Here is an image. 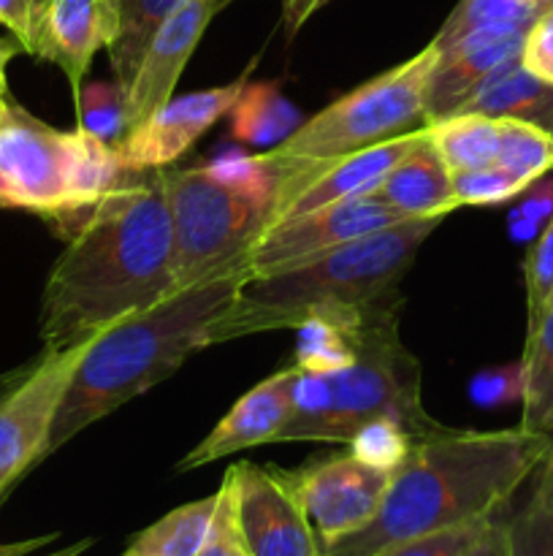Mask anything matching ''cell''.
I'll return each instance as SVG.
<instances>
[{
	"label": "cell",
	"mask_w": 553,
	"mask_h": 556,
	"mask_svg": "<svg viewBox=\"0 0 553 556\" xmlns=\"http://www.w3.org/2000/svg\"><path fill=\"white\" fill-rule=\"evenodd\" d=\"M455 114H486L540 125L553 134V85L537 79L518 60L493 71Z\"/></svg>",
	"instance_id": "cell-20"
},
{
	"label": "cell",
	"mask_w": 553,
	"mask_h": 556,
	"mask_svg": "<svg viewBox=\"0 0 553 556\" xmlns=\"http://www.w3.org/2000/svg\"><path fill=\"white\" fill-rule=\"evenodd\" d=\"M526 3H535V5H540V9H545V5H551L553 0H526Z\"/></svg>",
	"instance_id": "cell-48"
},
{
	"label": "cell",
	"mask_w": 553,
	"mask_h": 556,
	"mask_svg": "<svg viewBox=\"0 0 553 556\" xmlns=\"http://www.w3.org/2000/svg\"><path fill=\"white\" fill-rule=\"evenodd\" d=\"M551 304H553V302H551Z\"/></svg>",
	"instance_id": "cell-53"
},
{
	"label": "cell",
	"mask_w": 553,
	"mask_h": 556,
	"mask_svg": "<svg viewBox=\"0 0 553 556\" xmlns=\"http://www.w3.org/2000/svg\"><path fill=\"white\" fill-rule=\"evenodd\" d=\"M526 299H529V334H535L553 302V217L537 233L526 255ZM526 334V337H529Z\"/></svg>",
	"instance_id": "cell-31"
},
{
	"label": "cell",
	"mask_w": 553,
	"mask_h": 556,
	"mask_svg": "<svg viewBox=\"0 0 553 556\" xmlns=\"http://www.w3.org/2000/svg\"><path fill=\"white\" fill-rule=\"evenodd\" d=\"M222 3H228V0H222Z\"/></svg>",
	"instance_id": "cell-52"
},
{
	"label": "cell",
	"mask_w": 553,
	"mask_h": 556,
	"mask_svg": "<svg viewBox=\"0 0 553 556\" xmlns=\"http://www.w3.org/2000/svg\"><path fill=\"white\" fill-rule=\"evenodd\" d=\"M464 556H510V541H507V521H499L493 516L480 535L475 538Z\"/></svg>",
	"instance_id": "cell-41"
},
{
	"label": "cell",
	"mask_w": 553,
	"mask_h": 556,
	"mask_svg": "<svg viewBox=\"0 0 553 556\" xmlns=\"http://www.w3.org/2000/svg\"><path fill=\"white\" fill-rule=\"evenodd\" d=\"M47 5H49V0H33V16H36V41H38V27H41ZM33 54H36V43H33Z\"/></svg>",
	"instance_id": "cell-46"
},
{
	"label": "cell",
	"mask_w": 553,
	"mask_h": 556,
	"mask_svg": "<svg viewBox=\"0 0 553 556\" xmlns=\"http://www.w3.org/2000/svg\"><path fill=\"white\" fill-rule=\"evenodd\" d=\"M228 119H231V136L239 144L266 147V150L282 144L304 123L298 109L271 81H247L228 112Z\"/></svg>",
	"instance_id": "cell-22"
},
{
	"label": "cell",
	"mask_w": 553,
	"mask_h": 556,
	"mask_svg": "<svg viewBox=\"0 0 553 556\" xmlns=\"http://www.w3.org/2000/svg\"><path fill=\"white\" fill-rule=\"evenodd\" d=\"M510 556H553V514L535 489L518 516L507 521Z\"/></svg>",
	"instance_id": "cell-34"
},
{
	"label": "cell",
	"mask_w": 553,
	"mask_h": 556,
	"mask_svg": "<svg viewBox=\"0 0 553 556\" xmlns=\"http://www.w3.org/2000/svg\"><path fill=\"white\" fill-rule=\"evenodd\" d=\"M524 185L510 177L504 168L486 166L472 172H453V201L455 206H493L524 193Z\"/></svg>",
	"instance_id": "cell-33"
},
{
	"label": "cell",
	"mask_w": 553,
	"mask_h": 556,
	"mask_svg": "<svg viewBox=\"0 0 553 556\" xmlns=\"http://www.w3.org/2000/svg\"><path fill=\"white\" fill-rule=\"evenodd\" d=\"M282 476L301 503L323 548L352 535L377 516L394 472L363 465L352 454H342Z\"/></svg>",
	"instance_id": "cell-11"
},
{
	"label": "cell",
	"mask_w": 553,
	"mask_h": 556,
	"mask_svg": "<svg viewBox=\"0 0 553 556\" xmlns=\"http://www.w3.org/2000/svg\"><path fill=\"white\" fill-rule=\"evenodd\" d=\"M244 264L171 293L108 326L87 345L49 432L47 456L101 418L146 394L190 356L211 348V329L247 280Z\"/></svg>",
	"instance_id": "cell-3"
},
{
	"label": "cell",
	"mask_w": 553,
	"mask_h": 556,
	"mask_svg": "<svg viewBox=\"0 0 553 556\" xmlns=\"http://www.w3.org/2000/svg\"><path fill=\"white\" fill-rule=\"evenodd\" d=\"M404 223V217L377 193L339 201L323 210L307 212L280 226L266 228L244 253L242 264L249 277L282 275L287 269L320 258L342 244L361 239L380 228Z\"/></svg>",
	"instance_id": "cell-9"
},
{
	"label": "cell",
	"mask_w": 553,
	"mask_h": 556,
	"mask_svg": "<svg viewBox=\"0 0 553 556\" xmlns=\"http://www.w3.org/2000/svg\"><path fill=\"white\" fill-rule=\"evenodd\" d=\"M537 492H540V497L545 500L548 510L553 514V462H551V456H548V462L542 465V476H540V483H537Z\"/></svg>",
	"instance_id": "cell-44"
},
{
	"label": "cell",
	"mask_w": 553,
	"mask_h": 556,
	"mask_svg": "<svg viewBox=\"0 0 553 556\" xmlns=\"http://www.w3.org/2000/svg\"><path fill=\"white\" fill-rule=\"evenodd\" d=\"M173 231V291L242 264L269 204L201 168H163Z\"/></svg>",
	"instance_id": "cell-8"
},
{
	"label": "cell",
	"mask_w": 553,
	"mask_h": 556,
	"mask_svg": "<svg viewBox=\"0 0 553 556\" xmlns=\"http://www.w3.org/2000/svg\"><path fill=\"white\" fill-rule=\"evenodd\" d=\"M236 556H249V554H247V548H244V546H242V552H239Z\"/></svg>",
	"instance_id": "cell-49"
},
{
	"label": "cell",
	"mask_w": 553,
	"mask_h": 556,
	"mask_svg": "<svg viewBox=\"0 0 553 556\" xmlns=\"http://www.w3.org/2000/svg\"><path fill=\"white\" fill-rule=\"evenodd\" d=\"M182 3L184 0H117L119 30L108 47V60H112L114 81L123 90H128L130 81H133L157 27Z\"/></svg>",
	"instance_id": "cell-25"
},
{
	"label": "cell",
	"mask_w": 553,
	"mask_h": 556,
	"mask_svg": "<svg viewBox=\"0 0 553 556\" xmlns=\"http://www.w3.org/2000/svg\"><path fill=\"white\" fill-rule=\"evenodd\" d=\"M239 552H242V535L236 525V494H233V476L228 470L217 489V508L209 535L195 556H236Z\"/></svg>",
	"instance_id": "cell-36"
},
{
	"label": "cell",
	"mask_w": 553,
	"mask_h": 556,
	"mask_svg": "<svg viewBox=\"0 0 553 556\" xmlns=\"http://www.w3.org/2000/svg\"><path fill=\"white\" fill-rule=\"evenodd\" d=\"M123 174L117 150L85 128L65 134L22 106L0 128V210L49 217L63 237Z\"/></svg>",
	"instance_id": "cell-7"
},
{
	"label": "cell",
	"mask_w": 553,
	"mask_h": 556,
	"mask_svg": "<svg viewBox=\"0 0 553 556\" xmlns=\"http://www.w3.org/2000/svg\"><path fill=\"white\" fill-rule=\"evenodd\" d=\"M542 14L540 5L526 0H461L450 16L445 20L442 30L437 33L434 43L448 47L461 36L486 30H515L529 33L537 16Z\"/></svg>",
	"instance_id": "cell-27"
},
{
	"label": "cell",
	"mask_w": 553,
	"mask_h": 556,
	"mask_svg": "<svg viewBox=\"0 0 553 556\" xmlns=\"http://www.w3.org/2000/svg\"><path fill=\"white\" fill-rule=\"evenodd\" d=\"M499 119V152L493 166L504 168L524 188L553 168V134L524 119Z\"/></svg>",
	"instance_id": "cell-28"
},
{
	"label": "cell",
	"mask_w": 553,
	"mask_h": 556,
	"mask_svg": "<svg viewBox=\"0 0 553 556\" xmlns=\"http://www.w3.org/2000/svg\"><path fill=\"white\" fill-rule=\"evenodd\" d=\"M236 525L249 556H314L318 535L282 472L253 462L231 467Z\"/></svg>",
	"instance_id": "cell-12"
},
{
	"label": "cell",
	"mask_w": 553,
	"mask_h": 556,
	"mask_svg": "<svg viewBox=\"0 0 553 556\" xmlns=\"http://www.w3.org/2000/svg\"><path fill=\"white\" fill-rule=\"evenodd\" d=\"M222 0H184L152 36L133 81L125 90L128 130L144 123L155 109L173 98L179 76L204 38L206 27L222 9Z\"/></svg>",
	"instance_id": "cell-14"
},
{
	"label": "cell",
	"mask_w": 553,
	"mask_h": 556,
	"mask_svg": "<svg viewBox=\"0 0 553 556\" xmlns=\"http://www.w3.org/2000/svg\"><path fill=\"white\" fill-rule=\"evenodd\" d=\"M298 367L291 364L282 372L271 375L263 383L249 389L220 424L184 456L177 465V472L198 470L222 456H233L239 451L255 445L276 443L280 432L293 416V389H296Z\"/></svg>",
	"instance_id": "cell-16"
},
{
	"label": "cell",
	"mask_w": 553,
	"mask_h": 556,
	"mask_svg": "<svg viewBox=\"0 0 553 556\" xmlns=\"http://www.w3.org/2000/svg\"><path fill=\"white\" fill-rule=\"evenodd\" d=\"M374 193L388 201L404 220L448 217L459 210L453 201V172L445 166L428 136L390 168Z\"/></svg>",
	"instance_id": "cell-19"
},
{
	"label": "cell",
	"mask_w": 553,
	"mask_h": 556,
	"mask_svg": "<svg viewBox=\"0 0 553 556\" xmlns=\"http://www.w3.org/2000/svg\"><path fill=\"white\" fill-rule=\"evenodd\" d=\"M520 63L537 76V79L553 85V3L542 9L535 25L529 27L520 49Z\"/></svg>",
	"instance_id": "cell-39"
},
{
	"label": "cell",
	"mask_w": 553,
	"mask_h": 556,
	"mask_svg": "<svg viewBox=\"0 0 553 556\" xmlns=\"http://www.w3.org/2000/svg\"><path fill=\"white\" fill-rule=\"evenodd\" d=\"M9 49L0 43V98H5V90H9V81H5V63H9Z\"/></svg>",
	"instance_id": "cell-45"
},
{
	"label": "cell",
	"mask_w": 553,
	"mask_h": 556,
	"mask_svg": "<svg viewBox=\"0 0 553 556\" xmlns=\"http://www.w3.org/2000/svg\"><path fill=\"white\" fill-rule=\"evenodd\" d=\"M551 462H553V451H551Z\"/></svg>",
	"instance_id": "cell-51"
},
{
	"label": "cell",
	"mask_w": 553,
	"mask_h": 556,
	"mask_svg": "<svg viewBox=\"0 0 553 556\" xmlns=\"http://www.w3.org/2000/svg\"><path fill=\"white\" fill-rule=\"evenodd\" d=\"M428 141L450 172H472L497 163L499 119L486 114H450L426 123Z\"/></svg>",
	"instance_id": "cell-23"
},
{
	"label": "cell",
	"mask_w": 553,
	"mask_h": 556,
	"mask_svg": "<svg viewBox=\"0 0 553 556\" xmlns=\"http://www.w3.org/2000/svg\"><path fill=\"white\" fill-rule=\"evenodd\" d=\"M87 345L43 353L20 386L0 400V500L30 467L47 459L49 432Z\"/></svg>",
	"instance_id": "cell-10"
},
{
	"label": "cell",
	"mask_w": 553,
	"mask_h": 556,
	"mask_svg": "<svg viewBox=\"0 0 553 556\" xmlns=\"http://www.w3.org/2000/svg\"><path fill=\"white\" fill-rule=\"evenodd\" d=\"M215 508L217 494L179 505L141 530L119 556H195L209 535Z\"/></svg>",
	"instance_id": "cell-24"
},
{
	"label": "cell",
	"mask_w": 553,
	"mask_h": 556,
	"mask_svg": "<svg viewBox=\"0 0 553 556\" xmlns=\"http://www.w3.org/2000/svg\"><path fill=\"white\" fill-rule=\"evenodd\" d=\"M524 421L531 432L553 429V304L535 334L526 337L524 353Z\"/></svg>",
	"instance_id": "cell-26"
},
{
	"label": "cell",
	"mask_w": 553,
	"mask_h": 556,
	"mask_svg": "<svg viewBox=\"0 0 553 556\" xmlns=\"http://www.w3.org/2000/svg\"><path fill=\"white\" fill-rule=\"evenodd\" d=\"M442 220L445 217H421L396 223L282 275L247 277L231 307L211 329V345L274 329H296L304 318L323 309L390 302L417 250Z\"/></svg>",
	"instance_id": "cell-4"
},
{
	"label": "cell",
	"mask_w": 553,
	"mask_h": 556,
	"mask_svg": "<svg viewBox=\"0 0 553 556\" xmlns=\"http://www.w3.org/2000/svg\"><path fill=\"white\" fill-rule=\"evenodd\" d=\"M244 85H247V74L228 85L168 98L144 123L128 130V136L117 144V155L125 172L141 174L171 166L211 125L228 117L236 98L242 96Z\"/></svg>",
	"instance_id": "cell-13"
},
{
	"label": "cell",
	"mask_w": 553,
	"mask_h": 556,
	"mask_svg": "<svg viewBox=\"0 0 553 556\" xmlns=\"http://www.w3.org/2000/svg\"><path fill=\"white\" fill-rule=\"evenodd\" d=\"M211 177L222 185L255 199L271 204V190H274V168L266 161V155H242V152H222L209 166H204Z\"/></svg>",
	"instance_id": "cell-32"
},
{
	"label": "cell",
	"mask_w": 553,
	"mask_h": 556,
	"mask_svg": "<svg viewBox=\"0 0 553 556\" xmlns=\"http://www.w3.org/2000/svg\"><path fill=\"white\" fill-rule=\"evenodd\" d=\"M551 432H453L417 440L390 476L377 516L352 535L329 543V556H385L428 532L480 525L548 462Z\"/></svg>",
	"instance_id": "cell-2"
},
{
	"label": "cell",
	"mask_w": 553,
	"mask_h": 556,
	"mask_svg": "<svg viewBox=\"0 0 553 556\" xmlns=\"http://www.w3.org/2000/svg\"><path fill=\"white\" fill-rule=\"evenodd\" d=\"M515 199H518V204L507 215L510 237H513V242H535L537 233L553 217V179L540 177Z\"/></svg>",
	"instance_id": "cell-35"
},
{
	"label": "cell",
	"mask_w": 553,
	"mask_h": 556,
	"mask_svg": "<svg viewBox=\"0 0 553 556\" xmlns=\"http://www.w3.org/2000/svg\"><path fill=\"white\" fill-rule=\"evenodd\" d=\"M0 25L9 27L25 52L33 54L36 43V16H33V0H0Z\"/></svg>",
	"instance_id": "cell-40"
},
{
	"label": "cell",
	"mask_w": 553,
	"mask_h": 556,
	"mask_svg": "<svg viewBox=\"0 0 553 556\" xmlns=\"http://www.w3.org/2000/svg\"><path fill=\"white\" fill-rule=\"evenodd\" d=\"M11 109H14V103H9L5 98H0V128H3L5 119L11 117Z\"/></svg>",
	"instance_id": "cell-47"
},
{
	"label": "cell",
	"mask_w": 553,
	"mask_h": 556,
	"mask_svg": "<svg viewBox=\"0 0 553 556\" xmlns=\"http://www.w3.org/2000/svg\"><path fill=\"white\" fill-rule=\"evenodd\" d=\"M488 521H480V525L453 527V530H439V532H428V535H421V538H412V541H404V543H399V546L390 548L385 556H464L466 548L475 543V538L480 535L483 527H486Z\"/></svg>",
	"instance_id": "cell-38"
},
{
	"label": "cell",
	"mask_w": 553,
	"mask_h": 556,
	"mask_svg": "<svg viewBox=\"0 0 553 556\" xmlns=\"http://www.w3.org/2000/svg\"><path fill=\"white\" fill-rule=\"evenodd\" d=\"M470 400L486 410L524 400V362L477 372L470 380Z\"/></svg>",
	"instance_id": "cell-37"
},
{
	"label": "cell",
	"mask_w": 553,
	"mask_h": 556,
	"mask_svg": "<svg viewBox=\"0 0 553 556\" xmlns=\"http://www.w3.org/2000/svg\"><path fill=\"white\" fill-rule=\"evenodd\" d=\"M314 556H329V554H325V552H318Z\"/></svg>",
	"instance_id": "cell-50"
},
{
	"label": "cell",
	"mask_w": 553,
	"mask_h": 556,
	"mask_svg": "<svg viewBox=\"0 0 553 556\" xmlns=\"http://www.w3.org/2000/svg\"><path fill=\"white\" fill-rule=\"evenodd\" d=\"M415 443L417 440L399 421L377 418V421L363 424L347 445H350V454L361 459L363 465L394 472L407 459Z\"/></svg>",
	"instance_id": "cell-30"
},
{
	"label": "cell",
	"mask_w": 553,
	"mask_h": 556,
	"mask_svg": "<svg viewBox=\"0 0 553 556\" xmlns=\"http://www.w3.org/2000/svg\"><path fill=\"white\" fill-rule=\"evenodd\" d=\"M426 125H423V128L410 130V134L394 136V139L380 141V144L366 147V150H358L352 152V155L339 157V161L325 163L323 168L309 174V177L298 185L296 193L287 195L280 206H274V210L269 212L266 228L280 226V223L293 220V217L298 215H307V212L323 210V206L339 204V201L361 199V195L374 193V190L380 188V182L390 174V168H394L407 152L415 150L421 141H426Z\"/></svg>",
	"instance_id": "cell-15"
},
{
	"label": "cell",
	"mask_w": 553,
	"mask_h": 556,
	"mask_svg": "<svg viewBox=\"0 0 553 556\" xmlns=\"http://www.w3.org/2000/svg\"><path fill=\"white\" fill-rule=\"evenodd\" d=\"M117 30V0H49L38 27L36 58L60 65L76 101L87 68L101 49L112 47Z\"/></svg>",
	"instance_id": "cell-17"
},
{
	"label": "cell",
	"mask_w": 553,
	"mask_h": 556,
	"mask_svg": "<svg viewBox=\"0 0 553 556\" xmlns=\"http://www.w3.org/2000/svg\"><path fill=\"white\" fill-rule=\"evenodd\" d=\"M526 33L486 30L461 36L448 47H437L439 58L432 71L426 98V123L450 117L466 98L502 65L520 58Z\"/></svg>",
	"instance_id": "cell-18"
},
{
	"label": "cell",
	"mask_w": 553,
	"mask_h": 556,
	"mask_svg": "<svg viewBox=\"0 0 553 556\" xmlns=\"http://www.w3.org/2000/svg\"><path fill=\"white\" fill-rule=\"evenodd\" d=\"M394 418L415 440L442 432L421 402V364L401 345L390 304L374 309L358 340L356 362L331 375L298 369L293 416L276 443H350L369 421Z\"/></svg>",
	"instance_id": "cell-5"
},
{
	"label": "cell",
	"mask_w": 553,
	"mask_h": 556,
	"mask_svg": "<svg viewBox=\"0 0 553 556\" xmlns=\"http://www.w3.org/2000/svg\"><path fill=\"white\" fill-rule=\"evenodd\" d=\"M325 3H329V0H280L282 22H285L287 36H293L296 30H301L304 22H307L314 11L323 9Z\"/></svg>",
	"instance_id": "cell-42"
},
{
	"label": "cell",
	"mask_w": 553,
	"mask_h": 556,
	"mask_svg": "<svg viewBox=\"0 0 553 556\" xmlns=\"http://www.w3.org/2000/svg\"><path fill=\"white\" fill-rule=\"evenodd\" d=\"M41 296L43 353L90 345L173 291V231L163 168L119 182L81 212Z\"/></svg>",
	"instance_id": "cell-1"
},
{
	"label": "cell",
	"mask_w": 553,
	"mask_h": 556,
	"mask_svg": "<svg viewBox=\"0 0 553 556\" xmlns=\"http://www.w3.org/2000/svg\"><path fill=\"white\" fill-rule=\"evenodd\" d=\"M57 535H43V538H30V541H20V543H0V556H25L33 554L36 548L47 546L52 543Z\"/></svg>",
	"instance_id": "cell-43"
},
{
	"label": "cell",
	"mask_w": 553,
	"mask_h": 556,
	"mask_svg": "<svg viewBox=\"0 0 553 556\" xmlns=\"http://www.w3.org/2000/svg\"><path fill=\"white\" fill-rule=\"evenodd\" d=\"M437 58L439 49L432 41L415 58L336 98L312 119H304L282 144L266 150V161L274 168L269 212L296 193L298 185L325 163L423 128L428 81Z\"/></svg>",
	"instance_id": "cell-6"
},
{
	"label": "cell",
	"mask_w": 553,
	"mask_h": 556,
	"mask_svg": "<svg viewBox=\"0 0 553 556\" xmlns=\"http://www.w3.org/2000/svg\"><path fill=\"white\" fill-rule=\"evenodd\" d=\"M76 117L79 128L90 130L101 141L117 150L119 141L128 136V109H125V90L117 81H90L81 85L76 98Z\"/></svg>",
	"instance_id": "cell-29"
},
{
	"label": "cell",
	"mask_w": 553,
	"mask_h": 556,
	"mask_svg": "<svg viewBox=\"0 0 553 556\" xmlns=\"http://www.w3.org/2000/svg\"><path fill=\"white\" fill-rule=\"evenodd\" d=\"M390 304V302H385ZM383 304L356 309H323L296 326V364L301 372L331 375L356 362L358 340L369 315Z\"/></svg>",
	"instance_id": "cell-21"
}]
</instances>
